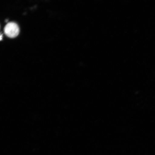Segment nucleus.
<instances>
[{
    "label": "nucleus",
    "instance_id": "1",
    "mask_svg": "<svg viewBox=\"0 0 155 155\" xmlns=\"http://www.w3.org/2000/svg\"><path fill=\"white\" fill-rule=\"evenodd\" d=\"M4 31L5 34L7 36L10 38H14L18 36L19 28L15 23L10 22L6 25Z\"/></svg>",
    "mask_w": 155,
    "mask_h": 155
}]
</instances>
